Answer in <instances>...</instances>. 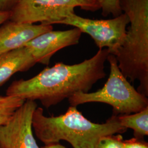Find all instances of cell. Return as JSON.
<instances>
[{
    "instance_id": "cell-1",
    "label": "cell",
    "mask_w": 148,
    "mask_h": 148,
    "mask_svg": "<svg viewBox=\"0 0 148 148\" xmlns=\"http://www.w3.org/2000/svg\"><path fill=\"white\" fill-rule=\"evenodd\" d=\"M109 54L107 48H103L80 63L60 62L46 67L31 79L13 82L6 95L24 101L38 100L47 108L56 106L76 93L88 92L97 82L105 78L104 64Z\"/></svg>"
},
{
    "instance_id": "cell-2",
    "label": "cell",
    "mask_w": 148,
    "mask_h": 148,
    "mask_svg": "<svg viewBox=\"0 0 148 148\" xmlns=\"http://www.w3.org/2000/svg\"><path fill=\"white\" fill-rule=\"evenodd\" d=\"M32 126L37 138L45 145L65 140L74 148H95L101 138L127 130L120 125L117 115L113 114L105 123H97L73 106L58 116H46L42 108H37L32 115Z\"/></svg>"
},
{
    "instance_id": "cell-3",
    "label": "cell",
    "mask_w": 148,
    "mask_h": 148,
    "mask_svg": "<svg viewBox=\"0 0 148 148\" xmlns=\"http://www.w3.org/2000/svg\"><path fill=\"white\" fill-rule=\"evenodd\" d=\"M130 27L114 56L118 67L131 82L138 81L137 91L148 97V0H120Z\"/></svg>"
},
{
    "instance_id": "cell-4",
    "label": "cell",
    "mask_w": 148,
    "mask_h": 148,
    "mask_svg": "<svg viewBox=\"0 0 148 148\" xmlns=\"http://www.w3.org/2000/svg\"><path fill=\"white\" fill-rule=\"evenodd\" d=\"M110 74L103 87L92 93L78 92L68 98L70 106L101 103L111 106L114 115L131 114L148 106L147 97L138 92L122 74L116 57L109 54Z\"/></svg>"
},
{
    "instance_id": "cell-5",
    "label": "cell",
    "mask_w": 148,
    "mask_h": 148,
    "mask_svg": "<svg viewBox=\"0 0 148 148\" xmlns=\"http://www.w3.org/2000/svg\"><path fill=\"white\" fill-rule=\"evenodd\" d=\"M76 7L90 12L101 10L97 0H21L11 12L10 21L52 25L75 13Z\"/></svg>"
},
{
    "instance_id": "cell-6",
    "label": "cell",
    "mask_w": 148,
    "mask_h": 148,
    "mask_svg": "<svg viewBox=\"0 0 148 148\" xmlns=\"http://www.w3.org/2000/svg\"><path fill=\"white\" fill-rule=\"evenodd\" d=\"M129 23L125 13L112 19L101 20L85 18L71 13L58 24L79 29L92 38L99 49L107 48L110 54L115 56L125 40Z\"/></svg>"
},
{
    "instance_id": "cell-7",
    "label": "cell",
    "mask_w": 148,
    "mask_h": 148,
    "mask_svg": "<svg viewBox=\"0 0 148 148\" xmlns=\"http://www.w3.org/2000/svg\"><path fill=\"white\" fill-rule=\"evenodd\" d=\"M37 108L35 101H25L0 126L2 148H41L35 139L32 126V115Z\"/></svg>"
},
{
    "instance_id": "cell-8",
    "label": "cell",
    "mask_w": 148,
    "mask_h": 148,
    "mask_svg": "<svg viewBox=\"0 0 148 148\" xmlns=\"http://www.w3.org/2000/svg\"><path fill=\"white\" fill-rule=\"evenodd\" d=\"M82 32L77 28L65 31H49L43 33L27 43L36 63L48 65L50 59L57 52L64 48L79 42Z\"/></svg>"
},
{
    "instance_id": "cell-9",
    "label": "cell",
    "mask_w": 148,
    "mask_h": 148,
    "mask_svg": "<svg viewBox=\"0 0 148 148\" xmlns=\"http://www.w3.org/2000/svg\"><path fill=\"white\" fill-rule=\"evenodd\" d=\"M51 30V25L5 22L0 27V53L23 47L34 38Z\"/></svg>"
},
{
    "instance_id": "cell-10",
    "label": "cell",
    "mask_w": 148,
    "mask_h": 148,
    "mask_svg": "<svg viewBox=\"0 0 148 148\" xmlns=\"http://www.w3.org/2000/svg\"><path fill=\"white\" fill-rule=\"evenodd\" d=\"M36 62L26 47L0 53V87L18 72L26 71Z\"/></svg>"
},
{
    "instance_id": "cell-11",
    "label": "cell",
    "mask_w": 148,
    "mask_h": 148,
    "mask_svg": "<svg viewBox=\"0 0 148 148\" xmlns=\"http://www.w3.org/2000/svg\"><path fill=\"white\" fill-rule=\"evenodd\" d=\"M120 125L133 131L134 137L144 139L148 135V106L141 111L131 114L117 115Z\"/></svg>"
},
{
    "instance_id": "cell-12",
    "label": "cell",
    "mask_w": 148,
    "mask_h": 148,
    "mask_svg": "<svg viewBox=\"0 0 148 148\" xmlns=\"http://www.w3.org/2000/svg\"><path fill=\"white\" fill-rule=\"evenodd\" d=\"M18 97L5 96L0 101V126L4 125L16 110L25 102Z\"/></svg>"
},
{
    "instance_id": "cell-13",
    "label": "cell",
    "mask_w": 148,
    "mask_h": 148,
    "mask_svg": "<svg viewBox=\"0 0 148 148\" xmlns=\"http://www.w3.org/2000/svg\"><path fill=\"white\" fill-rule=\"evenodd\" d=\"M101 10V15L106 17L111 15L116 18L122 14L120 0H97Z\"/></svg>"
},
{
    "instance_id": "cell-14",
    "label": "cell",
    "mask_w": 148,
    "mask_h": 148,
    "mask_svg": "<svg viewBox=\"0 0 148 148\" xmlns=\"http://www.w3.org/2000/svg\"><path fill=\"white\" fill-rule=\"evenodd\" d=\"M123 140L121 134L106 136L101 138L95 148H124Z\"/></svg>"
},
{
    "instance_id": "cell-15",
    "label": "cell",
    "mask_w": 148,
    "mask_h": 148,
    "mask_svg": "<svg viewBox=\"0 0 148 148\" xmlns=\"http://www.w3.org/2000/svg\"><path fill=\"white\" fill-rule=\"evenodd\" d=\"M124 148H148V143L144 139L134 137L123 140Z\"/></svg>"
},
{
    "instance_id": "cell-16",
    "label": "cell",
    "mask_w": 148,
    "mask_h": 148,
    "mask_svg": "<svg viewBox=\"0 0 148 148\" xmlns=\"http://www.w3.org/2000/svg\"><path fill=\"white\" fill-rule=\"evenodd\" d=\"M21 0H0V11L12 12Z\"/></svg>"
},
{
    "instance_id": "cell-17",
    "label": "cell",
    "mask_w": 148,
    "mask_h": 148,
    "mask_svg": "<svg viewBox=\"0 0 148 148\" xmlns=\"http://www.w3.org/2000/svg\"><path fill=\"white\" fill-rule=\"evenodd\" d=\"M11 12L0 11V25L6 21H10L11 18Z\"/></svg>"
},
{
    "instance_id": "cell-18",
    "label": "cell",
    "mask_w": 148,
    "mask_h": 148,
    "mask_svg": "<svg viewBox=\"0 0 148 148\" xmlns=\"http://www.w3.org/2000/svg\"><path fill=\"white\" fill-rule=\"evenodd\" d=\"M41 148H66L64 147L63 145L59 143H56V144H52L49 145H45Z\"/></svg>"
},
{
    "instance_id": "cell-19",
    "label": "cell",
    "mask_w": 148,
    "mask_h": 148,
    "mask_svg": "<svg viewBox=\"0 0 148 148\" xmlns=\"http://www.w3.org/2000/svg\"><path fill=\"white\" fill-rule=\"evenodd\" d=\"M5 96H1V95H0V101H2L5 98Z\"/></svg>"
},
{
    "instance_id": "cell-20",
    "label": "cell",
    "mask_w": 148,
    "mask_h": 148,
    "mask_svg": "<svg viewBox=\"0 0 148 148\" xmlns=\"http://www.w3.org/2000/svg\"><path fill=\"white\" fill-rule=\"evenodd\" d=\"M0 148H2V146H1V144H0Z\"/></svg>"
}]
</instances>
